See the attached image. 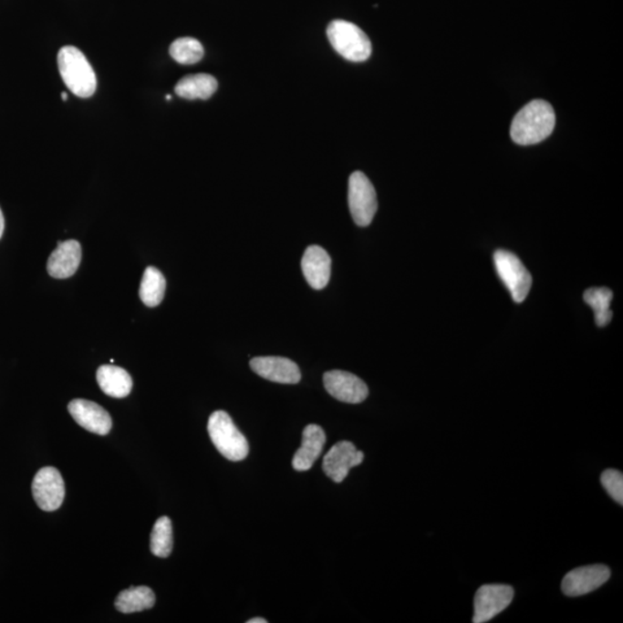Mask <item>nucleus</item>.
I'll return each instance as SVG.
<instances>
[{"mask_svg":"<svg viewBox=\"0 0 623 623\" xmlns=\"http://www.w3.org/2000/svg\"><path fill=\"white\" fill-rule=\"evenodd\" d=\"M555 128V109L543 99H535L517 113L512 123L511 135L517 145L530 146L550 137Z\"/></svg>","mask_w":623,"mask_h":623,"instance_id":"f257e3e1","label":"nucleus"},{"mask_svg":"<svg viewBox=\"0 0 623 623\" xmlns=\"http://www.w3.org/2000/svg\"><path fill=\"white\" fill-rule=\"evenodd\" d=\"M58 67L64 84L76 96L88 99L98 88V79L88 59L76 47H64L58 52Z\"/></svg>","mask_w":623,"mask_h":623,"instance_id":"f03ea898","label":"nucleus"},{"mask_svg":"<svg viewBox=\"0 0 623 623\" xmlns=\"http://www.w3.org/2000/svg\"><path fill=\"white\" fill-rule=\"evenodd\" d=\"M327 36L337 54L350 62H365L372 55V45L368 35L348 21H332L327 28Z\"/></svg>","mask_w":623,"mask_h":623,"instance_id":"7ed1b4c3","label":"nucleus"},{"mask_svg":"<svg viewBox=\"0 0 623 623\" xmlns=\"http://www.w3.org/2000/svg\"><path fill=\"white\" fill-rule=\"evenodd\" d=\"M208 433L213 446L222 455L233 462L245 460L248 455V442L234 425L229 413L215 411L208 421Z\"/></svg>","mask_w":623,"mask_h":623,"instance_id":"20e7f679","label":"nucleus"},{"mask_svg":"<svg viewBox=\"0 0 623 623\" xmlns=\"http://www.w3.org/2000/svg\"><path fill=\"white\" fill-rule=\"evenodd\" d=\"M494 265L501 281L511 292L514 302L521 304L528 297L533 276L514 253L498 250L494 253Z\"/></svg>","mask_w":623,"mask_h":623,"instance_id":"39448f33","label":"nucleus"},{"mask_svg":"<svg viewBox=\"0 0 623 623\" xmlns=\"http://www.w3.org/2000/svg\"><path fill=\"white\" fill-rule=\"evenodd\" d=\"M348 200L355 223L359 226L371 224L378 211L377 192L363 172L355 171L351 174Z\"/></svg>","mask_w":623,"mask_h":623,"instance_id":"423d86ee","label":"nucleus"},{"mask_svg":"<svg viewBox=\"0 0 623 623\" xmlns=\"http://www.w3.org/2000/svg\"><path fill=\"white\" fill-rule=\"evenodd\" d=\"M514 589L504 584H487L474 597L473 623L489 622L512 604Z\"/></svg>","mask_w":623,"mask_h":623,"instance_id":"0eeeda50","label":"nucleus"},{"mask_svg":"<svg viewBox=\"0 0 623 623\" xmlns=\"http://www.w3.org/2000/svg\"><path fill=\"white\" fill-rule=\"evenodd\" d=\"M35 501L45 512H55L65 499V483L56 468L47 466L35 476L32 485Z\"/></svg>","mask_w":623,"mask_h":623,"instance_id":"6e6552de","label":"nucleus"},{"mask_svg":"<svg viewBox=\"0 0 623 623\" xmlns=\"http://www.w3.org/2000/svg\"><path fill=\"white\" fill-rule=\"evenodd\" d=\"M609 577H611V570L607 566H586L566 575L562 579L561 589L568 597L584 596L604 586Z\"/></svg>","mask_w":623,"mask_h":623,"instance_id":"1a4fd4ad","label":"nucleus"},{"mask_svg":"<svg viewBox=\"0 0 623 623\" xmlns=\"http://www.w3.org/2000/svg\"><path fill=\"white\" fill-rule=\"evenodd\" d=\"M324 383L326 390L334 399L344 403L358 404L364 402L369 396V388L360 378L355 374L344 371H330L325 373Z\"/></svg>","mask_w":623,"mask_h":623,"instance_id":"9d476101","label":"nucleus"},{"mask_svg":"<svg viewBox=\"0 0 623 623\" xmlns=\"http://www.w3.org/2000/svg\"><path fill=\"white\" fill-rule=\"evenodd\" d=\"M364 452L357 451L354 443L339 441L335 443L324 457V472L335 483H342L348 472L355 466L361 464Z\"/></svg>","mask_w":623,"mask_h":623,"instance_id":"9b49d317","label":"nucleus"},{"mask_svg":"<svg viewBox=\"0 0 623 623\" xmlns=\"http://www.w3.org/2000/svg\"><path fill=\"white\" fill-rule=\"evenodd\" d=\"M250 365L253 371L265 380L295 385L302 379L298 365L283 357H256Z\"/></svg>","mask_w":623,"mask_h":623,"instance_id":"f8f14e48","label":"nucleus"},{"mask_svg":"<svg viewBox=\"0 0 623 623\" xmlns=\"http://www.w3.org/2000/svg\"><path fill=\"white\" fill-rule=\"evenodd\" d=\"M68 411L73 420L88 432L99 435L110 432L112 420L101 405L87 400H73L68 404Z\"/></svg>","mask_w":623,"mask_h":623,"instance_id":"ddd939ff","label":"nucleus"},{"mask_svg":"<svg viewBox=\"0 0 623 623\" xmlns=\"http://www.w3.org/2000/svg\"><path fill=\"white\" fill-rule=\"evenodd\" d=\"M302 270L309 286L316 290L324 289L329 282L332 259L325 248L308 246L303 255Z\"/></svg>","mask_w":623,"mask_h":623,"instance_id":"4468645a","label":"nucleus"},{"mask_svg":"<svg viewBox=\"0 0 623 623\" xmlns=\"http://www.w3.org/2000/svg\"><path fill=\"white\" fill-rule=\"evenodd\" d=\"M326 443V433L319 425L309 424L303 431L302 447L292 460L296 472H308L319 459Z\"/></svg>","mask_w":623,"mask_h":623,"instance_id":"2eb2a0df","label":"nucleus"},{"mask_svg":"<svg viewBox=\"0 0 623 623\" xmlns=\"http://www.w3.org/2000/svg\"><path fill=\"white\" fill-rule=\"evenodd\" d=\"M80 263V244L77 241L59 242L47 260V273L55 278H68L77 273Z\"/></svg>","mask_w":623,"mask_h":623,"instance_id":"dca6fc26","label":"nucleus"},{"mask_svg":"<svg viewBox=\"0 0 623 623\" xmlns=\"http://www.w3.org/2000/svg\"><path fill=\"white\" fill-rule=\"evenodd\" d=\"M96 379L103 393L110 398L123 399L132 390V378L128 371L119 366H101L96 373Z\"/></svg>","mask_w":623,"mask_h":623,"instance_id":"f3484780","label":"nucleus"},{"mask_svg":"<svg viewBox=\"0 0 623 623\" xmlns=\"http://www.w3.org/2000/svg\"><path fill=\"white\" fill-rule=\"evenodd\" d=\"M217 87V80L209 74H193L178 81L174 93L185 99H208L216 93Z\"/></svg>","mask_w":623,"mask_h":623,"instance_id":"a211bd4d","label":"nucleus"},{"mask_svg":"<svg viewBox=\"0 0 623 623\" xmlns=\"http://www.w3.org/2000/svg\"><path fill=\"white\" fill-rule=\"evenodd\" d=\"M156 597L148 587H132L120 592L115 601L119 612L130 614L145 611L154 607Z\"/></svg>","mask_w":623,"mask_h":623,"instance_id":"6ab92c4d","label":"nucleus"},{"mask_svg":"<svg viewBox=\"0 0 623 623\" xmlns=\"http://www.w3.org/2000/svg\"><path fill=\"white\" fill-rule=\"evenodd\" d=\"M167 281L158 268L148 267L143 273L140 286V298L148 307L159 306L164 298Z\"/></svg>","mask_w":623,"mask_h":623,"instance_id":"aec40b11","label":"nucleus"},{"mask_svg":"<svg viewBox=\"0 0 623 623\" xmlns=\"http://www.w3.org/2000/svg\"><path fill=\"white\" fill-rule=\"evenodd\" d=\"M584 302L594 309L596 324L598 327H607L612 321L611 302L613 292L608 287H591L584 292Z\"/></svg>","mask_w":623,"mask_h":623,"instance_id":"412c9836","label":"nucleus"},{"mask_svg":"<svg viewBox=\"0 0 623 623\" xmlns=\"http://www.w3.org/2000/svg\"><path fill=\"white\" fill-rule=\"evenodd\" d=\"M173 547L172 523L168 516L160 517L152 528L151 551L159 557H168Z\"/></svg>","mask_w":623,"mask_h":623,"instance_id":"4be33fe9","label":"nucleus"},{"mask_svg":"<svg viewBox=\"0 0 623 623\" xmlns=\"http://www.w3.org/2000/svg\"><path fill=\"white\" fill-rule=\"evenodd\" d=\"M203 47L195 38L182 37L170 47V56L182 65L197 64L203 58Z\"/></svg>","mask_w":623,"mask_h":623,"instance_id":"5701e85b","label":"nucleus"},{"mask_svg":"<svg viewBox=\"0 0 623 623\" xmlns=\"http://www.w3.org/2000/svg\"><path fill=\"white\" fill-rule=\"evenodd\" d=\"M601 485L618 504H623V474L618 470H605L600 477Z\"/></svg>","mask_w":623,"mask_h":623,"instance_id":"b1692460","label":"nucleus"},{"mask_svg":"<svg viewBox=\"0 0 623 623\" xmlns=\"http://www.w3.org/2000/svg\"><path fill=\"white\" fill-rule=\"evenodd\" d=\"M4 229H5V220H4L3 212L0 209V238L3 236Z\"/></svg>","mask_w":623,"mask_h":623,"instance_id":"393cba45","label":"nucleus"},{"mask_svg":"<svg viewBox=\"0 0 623 623\" xmlns=\"http://www.w3.org/2000/svg\"><path fill=\"white\" fill-rule=\"evenodd\" d=\"M248 623H267V620L263 618H251V620H248Z\"/></svg>","mask_w":623,"mask_h":623,"instance_id":"a878e982","label":"nucleus"},{"mask_svg":"<svg viewBox=\"0 0 623 623\" xmlns=\"http://www.w3.org/2000/svg\"><path fill=\"white\" fill-rule=\"evenodd\" d=\"M62 99L63 101H67V93H65V91L62 93Z\"/></svg>","mask_w":623,"mask_h":623,"instance_id":"bb28decb","label":"nucleus"},{"mask_svg":"<svg viewBox=\"0 0 623 623\" xmlns=\"http://www.w3.org/2000/svg\"><path fill=\"white\" fill-rule=\"evenodd\" d=\"M165 99H167V101H170V99H171V96L167 95V98H165Z\"/></svg>","mask_w":623,"mask_h":623,"instance_id":"cd10ccee","label":"nucleus"}]
</instances>
